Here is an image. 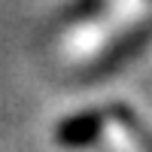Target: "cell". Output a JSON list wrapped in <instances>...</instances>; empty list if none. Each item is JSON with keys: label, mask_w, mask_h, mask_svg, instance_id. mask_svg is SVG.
<instances>
[{"label": "cell", "mask_w": 152, "mask_h": 152, "mask_svg": "<svg viewBox=\"0 0 152 152\" xmlns=\"http://www.w3.org/2000/svg\"><path fill=\"white\" fill-rule=\"evenodd\" d=\"M149 43H152V21H143V24H137V28H131L125 37H119L113 46H107L104 52H100V58L85 70V76H91V82H97V79H104L107 73L122 70L128 61H134L140 55Z\"/></svg>", "instance_id": "6da1fadb"}, {"label": "cell", "mask_w": 152, "mask_h": 152, "mask_svg": "<svg viewBox=\"0 0 152 152\" xmlns=\"http://www.w3.org/2000/svg\"><path fill=\"white\" fill-rule=\"evenodd\" d=\"M104 128H107V110L88 107L55 125V143L61 149H88L104 137Z\"/></svg>", "instance_id": "7a4b0ae2"}, {"label": "cell", "mask_w": 152, "mask_h": 152, "mask_svg": "<svg viewBox=\"0 0 152 152\" xmlns=\"http://www.w3.org/2000/svg\"><path fill=\"white\" fill-rule=\"evenodd\" d=\"M107 119L116 122L119 128L137 143L140 152H152V128L143 122V116L131 104H125V100H113V104L107 107Z\"/></svg>", "instance_id": "3957f363"}]
</instances>
